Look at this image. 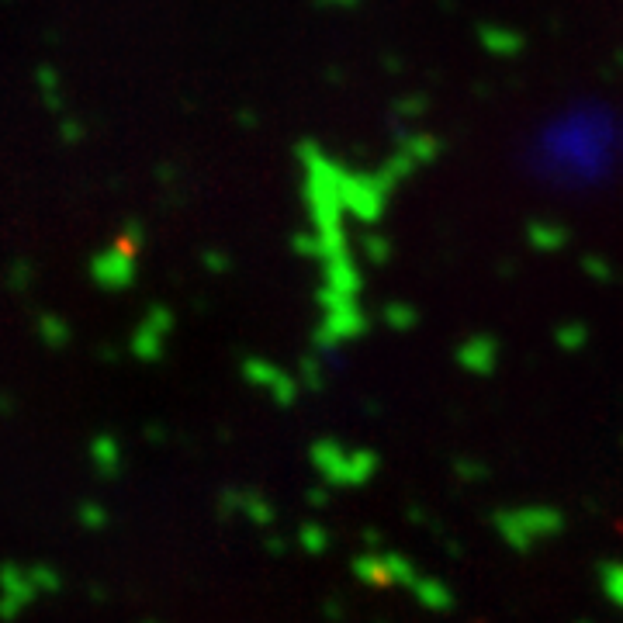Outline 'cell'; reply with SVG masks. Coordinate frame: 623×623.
Instances as JSON below:
<instances>
[{
  "mask_svg": "<svg viewBox=\"0 0 623 623\" xmlns=\"http://www.w3.org/2000/svg\"><path fill=\"white\" fill-rule=\"evenodd\" d=\"M516 174L551 198H596L623 177V104L575 94L534 118L516 142Z\"/></svg>",
  "mask_w": 623,
  "mask_h": 623,
  "instance_id": "obj_1",
  "label": "cell"
}]
</instances>
